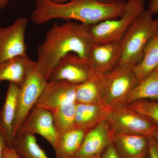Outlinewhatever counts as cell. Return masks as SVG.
<instances>
[{
	"mask_svg": "<svg viewBox=\"0 0 158 158\" xmlns=\"http://www.w3.org/2000/svg\"><path fill=\"white\" fill-rule=\"evenodd\" d=\"M126 2H101L99 0H70L62 4L37 0L30 18L36 25L56 19L74 20L87 26L116 19L124 13Z\"/></svg>",
	"mask_w": 158,
	"mask_h": 158,
	"instance_id": "obj_1",
	"label": "cell"
},
{
	"mask_svg": "<svg viewBox=\"0 0 158 158\" xmlns=\"http://www.w3.org/2000/svg\"><path fill=\"white\" fill-rule=\"evenodd\" d=\"M94 44L88 26L73 21L54 25L37 48L36 65L49 78L53 69L61 58L73 53L88 58Z\"/></svg>",
	"mask_w": 158,
	"mask_h": 158,
	"instance_id": "obj_2",
	"label": "cell"
},
{
	"mask_svg": "<svg viewBox=\"0 0 158 158\" xmlns=\"http://www.w3.org/2000/svg\"><path fill=\"white\" fill-rule=\"evenodd\" d=\"M153 15L150 9H145L125 34L120 41L122 56L118 65L135 66L140 62L147 43L158 35V16L154 19Z\"/></svg>",
	"mask_w": 158,
	"mask_h": 158,
	"instance_id": "obj_3",
	"label": "cell"
},
{
	"mask_svg": "<svg viewBox=\"0 0 158 158\" xmlns=\"http://www.w3.org/2000/svg\"><path fill=\"white\" fill-rule=\"evenodd\" d=\"M144 10V0H128L124 13L121 17L88 26L94 44L120 42L130 27Z\"/></svg>",
	"mask_w": 158,
	"mask_h": 158,
	"instance_id": "obj_4",
	"label": "cell"
},
{
	"mask_svg": "<svg viewBox=\"0 0 158 158\" xmlns=\"http://www.w3.org/2000/svg\"><path fill=\"white\" fill-rule=\"evenodd\" d=\"M103 117L104 119L110 125L111 131L114 132L148 137L153 135L158 125L148 117L130 109L127 106L104 107Z\"/></svg>",
	"mask_w": 158,
	"mask_h": 158,
	"instance_id": "obj_5",
	"label": "cell"
},
{
	"mask_svg": "<svg viewBox=\"0 0 158 158\" xmlns=\"http://www.w3.org/2000/svg\"><path fill=\"white\" fill-rule=\"evenodd\" d=\"M134 66L118 65L106 74V92L102 104L105 108L126 106L128 97L139 82L133 71Z\"/></svg>",
	"mask_w": 158,
	"mask_h": 158,
	"instance_id": "obj_6",
	"label": "cell"
},
{
	"mask_svg": "<svg viewBox=\"0 0 158 158\" xmlns=\"http://www.w3.org/2000/svg\"><path fill=\"white\" fill-rule=\"evenodd\" d=\"M48 79V76L35 64L21 86L18 112L14 126L15 137L45 89Z\"/></svg>",
	"mask_w": 158,
	"mask_h": 158,
	"instance_id": "obj_7",
	"label": "cell"
},
{
	"mask_svg": "<svg viewBox=\"0 0 158 158\" xmlns=\"http://www.w3.org/2000/svg\"><path fill=\"white\" fill-rule=\"evenodd\" d=\"M27 18H18L11 25L0 27V63L14 57L27 55L25 34Z\"/></svg>",
	"mask_w": 158,
	"mask_h": 158,
	"instance_id": "obj_8",
	"label": "cell"
},
{
	"mask_svg": "<svg viewBox=\"0 0 158 158\" xmlns=\"http://www.w3.org/2000/svg\"><path fill=\"white\" fill-rule=\"evenodd\" d=\"M93 71L88 58L69 53L57 62L52 70L48 82L65 81L77 85L85 82Z\"/></svg>",
	"mask_w": 158,
	"mask_h": 158,
	"instance_id": "obj_9",
	"label": "cell"
},
{
	"mask_svg": "<svg viewBox=\"0 0 158 158\" xmlns=\"http://www.w3.org/2000/svg\"><path fill=\"white\" fill-rule=\"evenodd\" d=\"M23 134L39 135L55 149L59 135L55 127L53 113L44 108L34 107L16 135Z\"/></svg>",
	"mask_w": 158,
	"mask_h": 158,
	"instance_id": "obj_10",
	"label": "cell"
},
{
	"mask_svg": "<svg viewBox=\"0 0 158 158\" xmlns=\"http://www.w3.org/2000/svg\"><path fill=\"white\" fill-rule=\"evenodd\" d=\"M77 86L65 81L48 82L34 107L44 108L53 113L64 105L76 102Z\"/></svg>",
	"mask_w": 158,
	"mask_h": 158,
	"instance_id": "obj_11",
	"label": "cell"
},
{
	"mask_svg": "<svg viewBox=\"0 0 158 158\" xmlns=\"http://www.w3.org/2000/svg\"><path fill=\"white\" fill-rule=\"evenodd\" d=\"M121 56L120 42H109L94 44L88 59L93 70L107 74L118 66Z\"/></svg>",
	"mask_w": 158,
	"mask_h": 158,
	"instance_id": "obj_12",
	"label": "cell"
},
{
	"mask_svg": "<svg viewBox=\"0 0 158 158\" xmlns=\"http://www.w3.org/2000/svg\"><path fill=\"white\" fill-rule=\"evenodd\" d=\"M20 87L9 83L6 99L0 110V132L6 136L7 145L14 147L15 123L18 112Z\"/></svg>",
	"mask_w": 158,
	"mask_h": 158,
	"instance_id": "obj_13",
	"label": "cell"
},
{
	"mask_svg": "<svg viewBox=\"0 0 158 158\" xmlns=\"http://www.w3.org/2000/svg\"><path fill=\"white\" fill-rule=\"evenodd\" d=\"M110 126L102 121L87 133L81 148L73 158H100L102 152L112 140Z\"/></svg>",
	"mask_w": 158,
	"mask_h": 158,
	"instance_id": "obj_14",
	"label": "cell"
},
{
	"mask_svg": "<svg viewBox=\"0 0 158 158\" xmlns=\"http://www.w3.org/2000/svg\"><path fill=\"white\" fill-rule=\"evenodd\" d=\"M112 133V140L122 158H148V138L141 135Z\"/></svg>",
	"mask_w": 158,
	"mask_h": 158,
	"instance_id": "obj_15",
	"label": "cell"
},
{
	"mask_svg": "<svg viewBox=\"0 0 158 158\" xmlns=\"http://www.w3.org/2000/svg\"><path fill=\"white\" fill-rule=\"evenodd\" d=\"M106 89V74L93 70L85 82L77 85L76 101L79 103L102 105Z\"/></svg>",
	"mask_w": 158,
	"mask_h": 158,
	"instance_id": "obj_16",
	"label": "cell"
},
{
	"mask_svg": "<svg viewBox=\"0 0 158 158\" xmlns=\"http://www.w3.org/2000/svg\"><path fill=\"white\" fill-rule=\"evenodd\" d=\"M36 61L27 55L14 57L0 63V83L8 81L20 87L34 68Z\"/></svg>",
	"mask_w": 158,
	"mask_h": 158,
	"instance_id": "obj_17",
	"label": "cell"
},
{
	"mask_svg": "<svg viewBox=\"0 0 158 158\" xmlns=\"http://www.w3.org/2000/svg\"><path fill=\"white\" fill-rule=\"evenodd\" d=\"M104 108L101 104L77 103L75 127L88 132L93 129L104 120Z\"/></svg>",
	"mask_w": 158,
	"mask_h": 158,
	"instance_id": "obj_18",
	"label": "cell"
},
{
	"mask_svg": "<svg viewBox=\"0 0 158 158\" xmlns=\"http://www.w3.org/2000/svg\"><path fill=\"white\" fill-rule=\"evenodd\" d=\"M88 132L75 127L58 137L55 147L56 158H73L81 148Z\"/></svg>",
	"mask_w": 158,
	"mask_h": 158,
	"instance_id": "obj_19",
	"label": "cell"
},
{
	"mask_svg": "<svg viewBox=\"0 0 158 158\" xmlns=\"http://www.w3.org/2000/svg\"><path fill=\"white\" fill-rule=\"evenodd\" d=\"M148 99L158 100V66L133 88L128 97L126 105Z\"/></svg>",
	"mask_w": 158,
	"mask_h": 158,
	"instance_id": "obj_20",
	"label": "cell"
},
{
	"mask_svg": "<svg viewBox=\"0 0 158 158\" xmlns=\"http://www.w3.org/2000/svg\"><path fill=\"white\" fill-rule=\"evenodd\" d=\"M158 66V35L152 37L144 48L143 57L133 68L138 82Z\"/></svg>",
	"mask_w": 158,
	"mask_h": 158,
	"instance_id": "obj_21",
	"label": "cell"
},
{
	"mask_svg": "<svg viewBox=\"0 0 158 158\" xmlns=\"http://www.w3.org/2000/svg\"><path fill=\"white\" fill-rule=\"evenodd\" d=\"M13 146L22 158H49L37 143L35 135H16L14 138Z\"/></svg>",
	"mask_w": 158,
	"mask_h": 158,
	"instance_id": "obj_22",
	"label": "cell"
},
{
	"mask_svg": "<svg viewBox=\"0 0 158 158\" xmlns=\"http://www.w3.org/2000/svg\"><path fill=\"white\" fill-rule=\"evenodd\" d=\"M77 102L62 106L53 113L54 123L58 135L75 128V115Z\"/></svg>",
	"mask_w": 158,
	"mask_h": 158,
	"instance_id": "obj_23",
	"label": "cell"
},
{
	"mask_svg": "<svg viewBox=\"0 0 158 158\" xmlns=\"http://www.w3.org/2000/svg\"><path fill=\"white\" fill-rule=\"evenodd\" d=\"M127 107L148 117L158 125V102L140 100L127 105Z\"/></svg>",
	"mask_w": 158,
	"mask_h": 158,
	"instance_id": "obj_24",
	"label": "cell"
},
{
	"mask_svg": "<svg viewBox=\"0 0 158 158\" xmlns=\"http://www.w3.org/2000/svg\"><path fill=\"white\" fill-rule=\"evenodd\" d=\"M100 158H122L118 152L113 141L111 140L110 144L102 152Z\"/></svg>",
	"mask_w": 158,
	"mask_h": 158,
	"instance_id": "obj_25",
	"label": "cell"
},
{
	"mask_svg": "<svg viewBox=\"0 0 158 158\" xmlns=\"http://www.w3.org/2000/svg\"><path fill=\"white\" fill-rule=\"evenodd\" d=\"M148 138L149 141V155L148 158H158V142L153 136Z\"/></svg>",
	"mask_w": 158,
	"mask_h": 158,
	"instance_id": "obj_26",
	"label": "cell"
},
{
	"mask_svg": "<svg viewBox=\"0 0 158 158\" xmlns=\"http://www.w3.org/2000/svg\"><path fill=\"white\" fill-rule=\"evenodd\" d=\"M4 158H22L14 147H9L6 145L4 148Z\"/></svg>",
	"mask_w": 158,
	"mask_h": 158,
	"instance_id": "obj_27",
	"label": "cell"
},
{
	"mask_svg": "<svg viewBox=\"0 0 158 158\" xmlns=\"http://www.w3.org/2000/svg\"><path fill=\"white\" fill-rule=\"evenodd\" d=\"M7 145V142L5 135L0 132V158H4V150Z\"/></svg>",
	"mask_w": 158,
	"mask_h": 158,
	"instance_id": "obj_28",
	"label": "cell"
},
{
	"mask_svg": "<svg viewBox=\"0 0 158 158\" xmlns=\"http://www.w3.org/2000/svg\"><path fill=\"white\" fill-rule=\"evenodd\" d=\"M148 6L153 15L158 14V0H150Z\"/></svg>",
	"mask_w": 158,
	"mask_h": 158,
	"instance_id": "obj_29",
	"label": "cell"
},
{
	"mask_svg": "<svg viewBox=\"0 0 158 158\" xmlns=\"http://www.w3.org/2000/svg\"><path fill=\"white\" fill-rule=\"evenodd\" d=\"M10 1L11 0H0V10L5 8Z\"/></svg>",
	"mask_w": 158,
	"mask_h": 158,
	"instance_id": "obj_30",
	"label": "cell"
},
{
	"mask_svg": "<svg viewBox=\"0 0 158 158\" xmlns=\"http://www.w3.org/2000/svg\"><path fill=\"white\" fill-rule=\"evenodd\" d=\"M45 1H49L51 2L56 3V4H62L69 2L70 0H45Z\"/></svg>",
	"mask_w": 158,
	"mask_h": 158,
	"instance_id": "obj_31",
	"label": "cell"
},
{
	"mask_svg": "<svg viewBox=\"0 0 158 158\" xmlns=\"http://www.w3.org/2000/svg\"><path fill=\"white\" fill-rule=\"evenodd\" d=\"M101 2L104 3H114L119 2L120 0H99Z\"/></svg>",
	"mask_w": 158,
	"mask_h": 158,
	"instance_id": "obj_32",
	"label": "cell"
},
{
	"mask_svg": "<svg viewBox=\"0 0 158 158\" xmlns=\"http://www.w3.org/2000/svg\"><path fill=\"white\" fill-rule=\"evenodd\" d=\"M153 136L154 137V138H156V140L158 142V125L156 127Z\"/></svg>",
	"mask_w": 158,
	"mask_h": 158,
	"instance_id": "obj_33",
	"label": "cell"
},
{
	"mask_svg": "<svg viewBox=\"0 0 158 158\" xmlns=\"http://www.w3.org/2000/svg\"><path fill=\"white\" fill-rule=\"evenodd\" d=\"M89 158H100L99 157H91Z\"/></svg>",
	"mask_w": 158,
	"mask_h": 158,
	"instance_id": "obj_34",
	"label": "cell"
},
{
	"mask_svg": "<svg viewBox=\"0 0 158 158\" xmlns=\"http://www.w3.org/2000/svg\"><path fill=\"white\" fill-rule=\"evenodd\" d=\"M0 11H1V10H0Z\"/></svg>",
	"mask_w": 158,
	"mask_h": 158,
	"instance_id": "obj_35",
	"label": "cell"
}]
</instances>
